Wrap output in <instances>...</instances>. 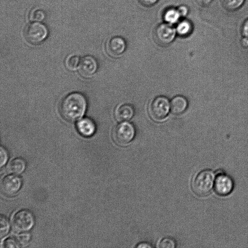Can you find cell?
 <instances>
[{"label":"cell","mask_w":248,"mask_h":248,"mask_svg":"<svg viewBox=\"0 0 248 248\" xmlns=\"http://www.w3.org/2000/svg\"><path fill=\"white\" fill-rule=\"evenodd\" d=\"M87 106L84 96L77 92L71 93L63 98L60 105L62 117L69 122L79 120L84 115Z\"/></svg>","instance_id":"obj_1"},{"label":"cell","mask_w":248,"mask_h":248,"mask_svg":"<svg viewBox=\"0 0 248 248\" xmlns=\"http://www.w3.org/2000/svg\"><path fill=\"white\" fill-rule=\"evenodd\" d=\"M214 183L213 172L205 170L200 172L193 178L191 187L193 192L198 196L204 197L210 192Z\"/></svg>","instance_id":"obj_2"},{"label":"cell","mask_w":248,"mask_h":248,"mask_svg":"<svg viewBox=\"0 0 248 248\" xmlns=\"http://www.w3.org/2000/svg\"><path fill=\"white\" fill-rule=\"evenodd\" d=\"M170 108L169 99L163 96H157L150 103L148 107L151 118L155 121H161L165 119Z\"/></svg>","instance_id":"obj_3"},{"label":"cell","mask_w":248,"mask_h":248,"mask_svg":"<svg viewBox=\"0 0 248 248\" xmlns=\"http://www.w3.org/2000/svg\"><path fill=\"white\" fill-rule=\"evenodd\" d=\"M135 134L134 126L126 121L117 124L112 133L113 140L120 145H124L129 143L133 139Z\"/></svg>","instance_id":"obj_4"},{"label":"cell","mask_w":248,"mask_h":248,"mask_svg":"<svg viewBox=\"0 0 248 248\" xmlns=\"http://www.w3.org/2000/svg\"><path fill=\"white\" fill-rule=\"evenodd\" d=\"M48 32V30L45 25L34 21L26 26L24 35L28 42L36 45L41 43L46 38Z\"/></svg>","instance_id":"obj_5"},{"label":"cell","mask_w":248,"mask_h":248,"mask_svg":"<svg viewBox=\"0 0 248 248\" xmlns=\"http://www.w3.org/2000/svg\"><path fill=\"white\" fill-rule=\"evenodd\" d=\"M34 224V217L31 211L22 209L16 212L12 219L13 229L18 232H26L31 230Z\"/></svg>","instance_id":"obj_6"},{"label":"cell","mask_w":248,"mask_h":248,"mask_svg":"<svg viewBox=\"0 0 248 248\" xmlns=\"http://www.w3.org/2000/svg\"><path fill=\"white\" fill-rule=\"evenodd\" d=\"M176 34L175 28L166 22L158 25L154 32L155 40L162 46L170 44L174 40Z\"/></svg>","instance_id":"obj_7"},{"label":"cell","mask_w":248,"mask_h":248,"mask_svg":"<svg viewBox=\"0 0 248 248\" xmlns=\"http://www.w3.org/2000/svg\"><path fill=\"white\" fill-rule=\"evenodd\" d=\"M233 186L232 179L225 173L218 174L214 180L215 192L220 196H226L230 194L232 192Z\"/></svg>","instance_id":"obj_8"},{"label":"cell","mask_w":248,"mask_h":248,"mask_svg":"<svg viewBox=\"0 0 248 248\" xmlns=\"http://www.w3.org/2000/svg\"><path fill=\"white\" fill-rule=\"evenodd\" d=\"M21 185L22 180L19 176L15 174L7 175L1 181V191L6 195L13 196L19 190Z\"/></svg>","instance_id":"obj_9"},{"label":"cell","mask_w":248,"mask_h":248,"mask_svg":"<svg viewBox=\"0 0 248 248\" xmlns=\"http://www.w3.org/2000/svg\"><path fill=\"white\" fill-rule=\"evenodd\" d=\"M97 63L95 58L91 56L84 57L80 61L78 67L81 76L85 78H91L96 72Z\"/></svg>","instance_id":"obj_10"},{"label":"cell","mask_w":248,"mask_h":248,"mask_svg":"<svg viewBox=\"0 0 248 248\" xmlns=\"http://www.w3.org/2000/svg\"><path fill=\"white\" fill-rule=\"evenodd\" d=\"M126 44L122 37L116 36L111 38L107 42L106 49L108 54L113 57L119 56L125 50Z\"/></svg>","instance_id":"obj_11"},{"label":"cell","mask_w":248,"mask_h":248,"mask_svg":"<svg viewBox=\"0 0 248 248\" xmlns=\"http://www.w3.org/2000/svg\"><path fill=\"white\" fill-rule=\"evenodd\" d=\"M76 127L79 133L85 137L92 136L96 130L94 122L87 117L79 120L76 124Z\"/></svg>","instance_id":"obj_12"},{"label":"cell","mask_w":248,"mask_h":248,"mask_svg":"<svg viewBox=\"0 0 248 248\" xmlns=\"http://www.w3.org/2000/svg\"><path fill=\"white\" fill-rule=\"evenodd\" d=\"M134 114L133 107L129 104H123L117 108L115 115L116 119L120 122H125L131 119Z\"/></svg>","instance_id":"obj_13"},{"label":"cell","mask_w":248,"mask_h":248,"mask_svg":"<svg viewBox=\"0 0 248 248\" xmlns=\"http://www.w3.org/2000/svg\"><path fill=\"white\" fill-rule=\"evenodd\" d=\"M170 104L171 112L175 115H179L186 110L188 102L185 97L178 95L171 100Z\"/></svg>","instance_id":"obj_14"},{"label":"cell","mask_w":248,"mask_h":248,"mask_svg":"<svg viewBox=\"0 0 248 248\" xmlns=\"http://www.w3.org/2000/svg\"><path fill=\"white\" fill-rule=\"evenodd\" d=\"M193 28V25L190 21L184 19L178 22L175 29L177 34L184 37L192 32Z\"/></svg>","instance_id":"obj_15"},{"label":"cell","mask_w":248,"mask_h":248,"mask_svg":"<svg viewBox=\"0 0 248 248\" xmlns=\"http://www.w3.org/2000/svg\"><path fill=\"white\" fill-rule=\"evenodd\" d=\"M181 17L177 8L173 7L167 9L163 15V18L165 22L171 25L178 22Z\"/></svg>","instance_id":"obj_16"},{"label":"cell","mask_w":248,"mask_h":248,"mask_svg":"<svg viewBox=\"0 0 248 248\" xmlns=\"http://www.w3.org/2000/svg\"><path fill=\"white\" fill-rule=\"evenodd\" d=\"M26 167V162L21 157H16L10 161L8 170L14 174H20L24 171Z\"/></svg>","instance_id":"obj_17"},{"label":"cell","mask_w":248,"mask_h":248,"mask_svg":"<svg viewBox=\"0 0 248 248\" xmlns=\"http://www.w3.org/2000/svg\"><path fill=\"white\" fill-rule=\"evenodd\" d=\"M80 61V57L77 55H69L65 60V66L69 70H76L78 67Z\"/></svg>","instance_id":"obj_18"},{"label":"cell","mask_w":248,"mask_h":248,"mask_svg":"<svg viewBox=\"0 0 248 248\" xmlns=\"http://www.w3.org/2000/svg\"><path fill=\"white\" fill-rule=\"evenodd\" d=\"M245 0H223V5L228 10L232 11L240 8Z\"/></svg>","instance_id":"obj_19"},{"label":"cell","mask_w":248,"mask_h":248,"mask_svg":"<svg viewBox=\"0 0 248 248\" xmlns=\"http://www.w3.org/2000/svg\"><path fill=\"white\" fill-rule=\"evenodd\" d=\"M45 12L39 9H34L31 11L30 14V19L35 22L43 21L45 17Z\"/></svg>","instance_id":"obj_20"},{"label":"cell","mask_w":248,"mask_h":248,"mask_svg":"<svg viewBox=\"0 0 248 248\" xmlns=\"http://www.w3.org/2000/svg\"><path fill=\"white\" fill-rule=\"evenodd\" d=\"M0 237H2L8 233L10 228V223L6 217L1 215L0 217Z\"/></svg>","instance_id":"obj_21"},{"label":"cell","mask_w":248,"mask_h":248,"mask_svg":"<svg viewBox=\"0 0 248 248\" xmlns=\"http://www.w3.org/2000/svg\"><path fill=\"white\" fill-rule=\"evenodd\" d=\"M21 247L16 238L8 237L4 240L3 243L4 248H18Z\"/></svg>","instance_id":"obj_22"},{"label":"cell","mask_w":248,"mask_h":248,"mask_svg":"<svg viewBox=\"0 0 248 248\" xmlns=\"http://www.w3.org/2000/svg\"><path fill=\"white\" fill-rule=\"evenodd\" d=\"M31 234L29 233L23 232L19 234L16 238L20 247H22L28 245L31 239Z\"/></svg>","instance_id":"obj_23"},{"label":"cell","mask_w":248,"mask_h":248,"mask_svg":"<svg viewBox=\"0 0 248 248\" xmlns=\"http://www.w3.org/2000/svg\"><path fill=\"white\" fill-rule=\"evenodd\" d=\"M158 247L161 248H174L176 247V243L172 238L166 237L160 241Z\"/></svg>","instance_id":"obj_24"},{"label":"cell","mask_w":248,"mask_h":248,"mask_svg":"<svg viewBox=\"0 0 248 248\" xmlns=\"http://www.w3.org/2000/svg\"><path fill=\"white\" fill-rule=\"evenodd\" d=\"M0 167L4 165L7 161L8 158V155L7 150L2 146L0 147Z\"/></svg>","instance_id":"obj_25"},{"label":"cell","mask_w":248,"mask_h":248,"mask_svg":"<svg viewBox=\"0 0 248 248\" xmlns=\"http://www.w3.org/2000/svg\"><path fill=\"white\" fill-rule=\"evenodd\" d=\"M177 8L181 17H184L186 16L188 13V8L186 5H181L179 6Z\"/></svg>","instance_id":"obj_26"},{"label":"cell","mask_w":248,"mask_h":248,"mask_svg":"<svg viewBox=\"0 0 248 248\" xmlns=\"http://www.w3.org/2000/svg\"><path fill=\"white\" fill-rule=\"evenodd\" d=\"M241 31L243 36L248 37V18L243 23Z\"/></svg>","instance_id":"obj_27"},{"label":"cell","mask_w":248,"mask_h":248,"mask_svg":"<svg viewBox=\"0 0 248 248\" xmlns=\"http://www.w3.org/2000/svg\"><path fill=\"white\" fill-rule=\"evenodd\" d=\"M159 0H139L143 5L149 7L155 5Z\"/></svg>","instance_id":"obj_28"},{"label":"cell","mask_w":248,"mask_h":248,"mask_svg":"<svg viewBox=\"0 0 248 248\" xmlns=\"http://www.w3.org/2000/svg\"><path fill=\"white\" fill-rule=\"evenodd\" d=\"M241 44L244 47H248V37L243 36L241 40Z\"/></svg>","instance_id":"obj_29"},{"label":"cell","mask_w":248,"mask_h":248,"mask_svg":"<svg viewBox=\"0 0 248 248\" xmlns=\"http://www.w3.org/2000/svg\"><path fill=\"white\" fill-rule=\"evenodd\" d=\"M200 4L202 6H207L209 5L213 0H198Z\"/></svg>","instance_id":"obj_30"},{"label":"cell","mask_w":248,"mask_h":248,"mask_svg":"<svg viewBox=\"0 0 248 248\" xmlns=\"http://www.w3.org/2000/svg\"><path fill=\"white\" fill-rule=\"evenodd\" d=\"M152 246L147 243H145V242H143V243H141L139 244H138V245L137 246V248H151Z\"/></svg>","instance_id":"obj_31"}]
</instances>
